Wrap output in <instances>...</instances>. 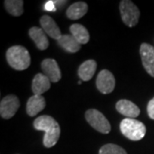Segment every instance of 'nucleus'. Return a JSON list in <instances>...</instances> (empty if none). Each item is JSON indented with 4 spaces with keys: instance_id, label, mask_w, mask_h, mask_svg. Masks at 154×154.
<instances>
[{
    "instance_id": "1",
    "label": "nucleus",
    "mask_w": 154,
    "mask_h": 154,
    "mask_svg": "<svg viewBox=\"0 0 154 154\" xmlns=\"http://www.w3.org/2000/svg\"><path fill=\"white\" fill-rule=\"evenodd\" d=\"M33 127L36 130L45 132L43 144L47 148L54 146L59 140L60 126L52 116L47 115L38 116L33 122Z\"/></svg>"
},
{
    "instance_id": "15",
    "label": "nucleus",
    "mask_w": 154,
    "mask_h": 154,
    "mask_svg": "<svg viewBox=\"0 0 154 154\" xmlns=\"http://www.w3.org/2000/svg\"><path fill=\"white\" fill-rule=\"evenodd\" d=\"M97 69V63L93 59L85 61L78 69V75L82 82L90 81L94 75Z\"/></svg>"
},
{
    "instance_id": "7",
    "label": "nucleus",
    "mask_w": 154,
    "mask_h": 154,
    "mask_svg": "<svg viewBox=\"0 0 154 154\" xmlns=\"http://www.w3.org/2000/svg\"><path fill=\"white\" fill-rule=\"evenodd\" d=\"M96 86L98 90L103 94L112 93L116 86V80L113 74L107 69L101 70L97 76Z\"/></svg>"
},
{
    "instance_id": "20",
    "label": "nucleus",
    "mask_w": 154,
    "mask_h": 154,
    "mask_svg": "<svg viewBox=\"0 0 154 154\" xmlns=\"http://www.w3.org/2000/svg\"><path fill=\"white\" fill-rule=\"evenodd\" d=\"M99 154H127L124 149L115 145V144H106L99 149Z\"/></svg>"
},
{
    "instance_id": "18",
    "label": "nucleus",
    "mask_w": 154,
    "mask_h": 154,
    "mask_svg": "<svg viewBox=\"0 0 154 154\" xmlns=\"http://www.w3.org/2000/svg\"><path fill=\"white\" fill-rule=\"evenodd\" d=\"M69 31L72 36L81 45L87 44L90 39V35L88 29L82 24H78V23L72 24L69 28Z\"/></svg>"
},
{
    "instance_id": "8",
    "label": "nucleus",
    "mask_w": 154,
    "mask_h": 154,
    "mask_svg": "<svg viewBox=\"0 0 154 154\" xmlns=\"http://www.w3.org/2000/svg\"><path fill=\"white\" fill-rule=\"evenodd\" d=\"M140 54L146 71L151 76L154 77V46L147 43L141 44Z\"/></svg>"
},
{
    "instance_id": "14",
    "label": "nucleus",
    "mask_w": 154,
    "mask_h": 154,
    "mask_svg": "<svg viewBox=\"0 0 154 154\" xmlns=\"http://www.w3.org/2000/svg\"><path fill=\"white\" fill-rule=\"evenodd\" d=\"M51 88V81L44 74L38 73L33 80L32 90L34 95H42Z\"/></svg>"
},
{
    "instance_id": "4",
    "label": "nucleus",
    "mask_w": 154,
    "mask_h": 154,
    "mask_svg": "<svg viewBox=\"0 0 154 154\" xmlns=\"http://www.w3.org/2000/svg\"><path fill=\"white\" fill-rule=\"evenodd\" d=\"M119 9H120L122 20L126 26L129 28H133L137 25L140 16V12L137 6L133 2L129 0H122L120 2Z\"/></svg>"
},
{
    "instance_id": "12",
    "label": "nucleus",
    "mask_w": 154,
    "mask_h": 154,
    "mask_svg": "<svg viewBox=\"0 0 154 154\" xmlns=\"http://www.w3.org/2000/svg\"><path fill=\"white\" fill-rule=\"evenodd\" d=\"M28 35L35 43L37 48L40 51H45L49 46V40L42 28L38 27H33L29 29Z\"/></svg>"
},
{
    "instance_id": "19",
    "label": "nucleus",
    "mask_w": 154,
    "mask_h": 154,
    "mask_svg": "<svg viewBox=\"0 0 154 154\" xmlns=\"http://www.w3.org/2000/svg\"><path fill=\"white\" fill-rule=\"evenodd\" d=\"M23 5L22 0H5V7L9 14L13 17H20L23 14Z\"/></svg>"
},
{
    "instance_id": "6",
    "label": "nucleus",
    "mask_w": 154,
    "mask_h": 154,
    "mask_svg": "<svg viewBox=\"0 0 154 154\" xmlns=\"http://www.w3.org/2000/svg\"><path fill=\"white\" fill-rule=\"evenodd\" d=\"M20 107V101L16 95H7L0 103V115L4 119H10L17 113Z\"/></svg>"
},
{
    "instance_id": "13",
    "label": "nucleus",
    "mask_w": 154,
    "mask_h": 154,
    "mask_svg": "<svg viewBox=\"0 0 154 154\" xmlns=\"http://www.w3.org/2000/svg\"><path fill=\"white\" fill-rule=\"evenodd\" d=\"M45 99L42 95H33L28 99L26 106V110L28 116H34L45 107Z\"/></svg>"
},
{
    "instance_id": "3",
    "label": "nucleus",
    "mask_w": 154,
    "mask_h": 154,
    "mask_svg": "<svg viewBox=\"0 0 154 154\" xmlns=\"http://www.w3.org/2000/svg\"><path fill=\"white\" fill-rule=\"evenodd\" d=\"M120 130L128 140L138 141L146 135V128L143 122L135 118H124L120 123Z\"/></svg>"
},
{
    "instance_id": "5",
    "label": "nucleus",
    "mask_w": 154,
    "mask_h": 154,
    "mask_svg": "<svg viewBox=\"0 0 154 154\" xmlns=\"http://www.w3.org/2000/svg\"><path fill=\"white\" fill-rule=\"evenodd\" d=\"M85 117L87 122L95 130L102 134H109L110 132V123L105 116L99 110L89 109L86 111Z\"/></svg>"
},
{
    "instance_id": "10",
    "label": "nucleus",
    "mask_w": 154,
    "mask_h": 154,
    "mask_svg": "<svg viewBox=\"0 0 154 154\" xmlns=\"http://www.w3.org/2000/svg\"><path fill=\"white\" fill-rule=\"evenodd\" d=\"M116 109L126 118H135L140 113L137 105L128 99H120L116 105Z\"/></svg>"
},
{
    "instance_id": "11",
    "label": "nucleus",
    "mask_w": 154,
    "mask_h": 154,
    "mask_svg": "<svg viewBox=\"0 0 154 154\" xmlns=\"http://www.w3.org/2000/svg\"><path fill=\"white\" fill-rule=\"evenodd\" d=\"M39 22L41 25V28L51 38L58 40L62 37L60 28H58L55 21L51 17L45 15L43 17H41Z\"/></svg>"
},
{
    "instance_id": "9",
    "label": "nucleus",
    "mask_w": 154,
    "mask_h": 154,
    "mask_svg": "<svg viewBox=\"0 0 154 154\" xmlns=\"http://www.w3.org/2000/svg\"><path fill=\"white\" fill-rule=\"evenodd\" d=\"M41 69L45 76L49 78L51 82H57L61 80L60 69L55 59L52 58H46L44 59L41 63Z\"/></svg>"
},
{
    "instance_id": "17",
    "label": "nucleus",
    "mask_w": 154,
    "mask_h": 154,
    "mask_svg": "<svg viewBox=\"0 0 154 154\" xmlns=\"http://www.w3.org/2000/svg\"><path fill=\"white\" fill-rule=\"evenodd\" d=\"M57 45L61 46L63 49L70 53H75L77 51H79V50L82 47V45L72 35H69V34L62 35V37L57 40Z\"/></svg>"
},
{
    "instance_id": "2",
    "label": "nucleus",
    "mask_w": 154,
    "mask_h": 154,
    "mask_svg": "<svg viewBox=\"0 0 154 154\" xmlns=\"http://www.w3.org/2000/svg\"><path fill=\"white\" fill-rule=\"evenodd\" d=\"M6 59L9 65L16 70H25L31 63L28 51L22 45L10 47L6 51Z\"/></svg>"
},
{
    "instance_id": "21",
    "label": "nucleus",
    "mask_w": 154,
    "mask_h": 154,
    "mask_svg": "<svg viewBox=\"0 0 154 154\" xmlns=\"http://www.w3.org/2000/svg\"><path fill=\"white\" fill-rule=\"evenodd\" d=\"M147 113H148L149 117L154 120V98L149 101L148 105H147Z\"/></svg>"
},
{
    "instance_id": "22",
    "label": "nucleus",
    "mask_w": 154,
    "mask_h": 154,
    "mask_svg": "<svg viewBox=\"0 0 154 154\" xmlns=\"http://www.w3.org/2000/svg\"><path fill=\"white\" fill-rule=\"evenodd\" d=\"M45 9L47 11H55L57 8H56L53 1H48V2H46V4L45 5Z\"/></svg>"
},
{
    "instance_id": "23",
    "label": "nucleus",
    "mask_w": 154,
    "mask_h": 154,
    "mask_svg": "<svg viewBox=\"0 0 154 154\" xmlns=\"http://www.w3.org/2000/svg\"><path fill=\"white\" fill-rule=\"evenodd\" d=\"M82 81H80V82H78V84H82Z\"/></svg>"
},
{
    "instance_id": "16",
    "label": "nucleus",
    "mask_w": 154,
    "mask_h": 154,
    "mask_svg": "<svg viewBox=\"0 0 154 154\" xmlns=\"http://www.w3.org/2000/svg\"><path fill=\"white\" fill-rule=\"evenodd\" d=\"M88 6L85 2H75L72 4L66 11V16L70 20H78L88 13Z\"/></svg>"
}]
</instances>
